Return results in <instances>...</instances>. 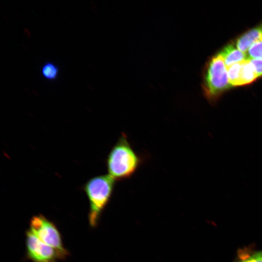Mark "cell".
Here are the masks:
<instances>
[{
  "mask_svg": "<svg viewBox=\"0 0 262 262\" xmlns=\"http://www.w3.org/2000/svg\"><path fill=\"white\" fill-rule=\"evenodd\" d=\"M141 158L131 145L127 136L122 133L106 159L108 175L115 180L131 177L137 171Z\"/></svg>",
  "mask_w": 262,
  "mask_h": 262,
  "instance_id": "obj_1",
  "label": "cell"
},
{
  "mask_svg": "<svg viewBox=\"0 0 262 262\" xmlns=\"http://www.w3.org/2000/svg\"><path fill=\"white\" fill-rule=\"evenodd\" d=\"M115 186V180L108 175H101L89 179L83 185L89 202L88 221L91 228L96 227L101 214L109 203Z\"/></svg>",
  "mask_w": 262,
  "mask_h": 262,
  "instance_id": "obj_2",
  "label": "cell"
},
{
  "mask_svg": "<svg viewBox=\"0 0 262 262\" xmlns=\"http://www.w3.org/2000/svg\"><path fill=\"white\" fill-rule=\"evenodd\" d=\"M231 86L227 67L219 53L211 60L205 73L203 88L205 96L211 102L214 103Z\"/></svg>",
  "mask_w": 262,
  "mask_h": 262,
  "instance_id": "obj_3",
  "label": "cell"
},
{
  "mask_svg": "<svg viewBox=\"0 0 262 262\" xmlns=\"http://www.w3.org/2000/svg\"><path fill=\"white\" fill-rule=\"evenodd\" d=\"M30 229L45 244L54 248L61 260L69 255L64 247L62 235L56 225L41 214L33 216L30 221Z\"/></svg>",
  "mask_w": 262,
  "mask_h": 262,
  "instance_id": "obj_4",
  "label": "cell"
},
{
  "mask_svg": "<svg viewBox=\"0 0 262 262\" xmlns=\"http://www.w3.org/2000/svg\"><path fill=\"white\" fill-rule=\"evenodd\" d=\"M26 235V257L33 262H57L61 260L58 252L43 243L30 229Z\"/></svg>",
  "mask_w": 262,
  "mask_h": 262,
  "instance_id": "obj_5",
  "label": "cell"
},
{
  "mask_svg": "<svg viewBox=\"0 0 262 262\" xmlns=\"http://www.w3.org/2000/svg\"><path fill=\"white\" fill-rule=\"evenodd\" d=\"M261 40H262V24L240 36L235 45L238 49L246 53L253 44Z\"/></svg>",
  "mask_w": 262,
  "mask_h": 262,
  "instance_id": "obj_6",
  "label": "cell"
},
{
  "mask_svg": "<svg viewBox=\"0 0 262 262\" xmlns=\"http://www.w3.org/2000/svg\"><path fill=\"white\" fill-rule=\"evenodd\" d=\"M227 67L247 58L246 54L240 51L232 44L226 46L219 53Z\"/></svg>",
  "mask_w": 262,
  "mask_h": 262,
  "instance_id": "obj_7",
  "label": "cell"
},
{
  "mask_svg": "<svg viewBox=\"0 0 262 262\" xmlns=\"http://www.w3.org/2000/svg\"><path fill=\"white\" fill-rule=\"evenodd\" d=\"M258 78L255 68L247 58L242 61L239 85L249 84Z\"/></svg>",
  "mask_w": 262,
  "mask_h": 262,
  "instance_id": "obj_8",
  "label": "cell"
},
{
  "mask_svg": "<svg viewBox=\"0 0 262 262\" xmlns=\"http://www.w3.org/2000/svg\"><path fill=\"white\" fill-rule=\"evenodd\" d=\"M41 74L44 78L48 81L55 80L58 77V66L52 62H47L42 66Z\"/></svg>",
  "mask_w": 262,
  "mask_h": 262,
  "instance_id": "obj_9",
  "label": "cell"
},
{
  "mask_svg": "<svg viewBox=\"0 0 262 262\" xmlns=\"http://www.w3.org/2000/svg\"><path fill=\"white\" fill-rule=\"evenodd\" d=\"M236 262H262V250L248 251L241 250Z\"/></svg>",
  "mask_w": 262,
  "mask_h": 262,
  "instance_id": "obj_10",
  "label": "cell"
},
{
  "mask_svg": "<svg viewBox=\"0 0 262 262\" xmlns=\"http://www.w3.org/2000/svg\"><path fill=\"white\" fill-rule=\"evenodd\" d=\"M241 62L227 67L229 82L231 86H239Z\"/></svg>",
  "mask_w": 262,
  "mask_h": 262,
  "instance_id": "obj_11",
  "label": "cell"
},
{
  "mask_svg": "<svg viewBox=\"0 0 262 262\" xmlns=\"http://www.w3.org/2000/svg\"><path fill=\"white\" fill-rule=\"evenodd\" d=\"M246 54L247 58L262 59V40L253 44Z\"/></svg>",
  "mask_w": 262,
  "mask_h": 262,
  "instance_id": "obj_12",
  "label": "cell"
},
{
  "mask_svg": "<svg viewBox=\"0 0 262 262\" xmlns=\"http://www.w3.org/2000/svg\"><path fill=\"white\" fill-rule=\"evenodd\" d=\"M253 66L257 77L262 76V59L247 58Z\"/></svg>",
  "mask_w": 262,
  "mask_h": 262,
  "instance_id": "obj_13",
  "label": "cell"
}]
</instances>
